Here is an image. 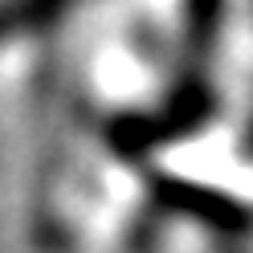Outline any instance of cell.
<instances>
[{
	"label": "cell",
	"instance_id": "cell-1",
	"mask_svg": "<svg viewBox=\"0 0 253 253\" xmlns=\"http://www.w3.org/2000/svg\"><path fill=\"white\" fill-rule=\"evenodd\" d=\"M53 0H8V4H0V41L12 37L17 29H25L33 17H41V12H49Z\"/></svg>",
	"mask_w": 253,
	"mask_h": 253
},
{
	"label": "cell",
	"instance_id": "cell-2",
	"mask_svg": "<svg viewBox=\"0 0 253 253\" xmlns=\"http://www.w3.org/2000/svg\"><path fill=\"white\" fill-rule=\"evenodd\" d=\"M216 253H253V241H229V245H220Z\"/></svg>",
	"mask_w": 253,
	"mask_h": 253
},
{
	"label": "cell",
	"instance_id": "cell-3",
	"mask_svg": "<svg viewBox=\"0 0 253 253\" xmlns=\"http://www.w3.org/2000/svg\"><path fill=\"white\" fill-rule=\"evenodd\" d=\"M245 155L253 160V126H249V135H245Z\"/></svg>",
	"mask_w": 253,
	"mask_h": 253
}]
</instances>
